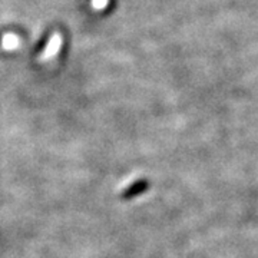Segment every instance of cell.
Listing matches in <instances>:
<instances>
[{"mask_svg": "<svg viewBox=\"0 0 258 258\" xmlns=\"http://www.w3.org/2000/svg\"><path fill=\"white\" fill-rule=\"evenodd\" d=\"M149 181L145 179V178H142V179H138V181H135V182H132V184L129 185L128 188H125L123 189V192L120 194V198L122 200H125V201H131V200H134V198H137L139 195H142V194H145L149 189Z\"/></svg>", "mask_w": 258, "mask_h": 258, "instance_id": "obj_1", "label": "cell"}]
</instances>
